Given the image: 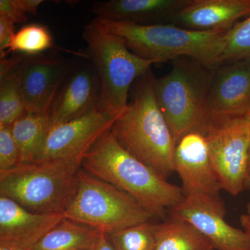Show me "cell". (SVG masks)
<instances>
[{
	"instance_id": "obj_1",
	"label": "cell",
	"mask_w": 250,
	"mask_h": 250,
	"mask_svg": "<svg viewBox=\"0 0 250 250\" xmlns=\"http://www.w3.org/2000/svg\"><path fill=\"white\" fill-rule=\"evenodd\" d=\"M81 166L93 177L127 193L154 218H162L185 197L182 188L167 182L122 147L111 129L85 154Z\"/></svg>"
},
{
	"instance_id": "obj_2",
	"label": "cell",
	"mask_w": 250,
	"mask_h": 250,
	"mask_svg": "<svg viewBox=\"0 0 250 250\" xmlns=\"http://www.w3.org/2000/svg\"><path fill=\"white\" fill-rule=\"evenodd\" d=\"M155 80L149 70L135 81L131 101L111 131L122 147L167 179L174 172L177 144L156 101Z\"/></svg>"
},
{
	"instance_id": "obj_3",
	"label": "cell",
	"mask_w": 250,
	"mask_h": 250,
	"mask_svg": "<svg viewBox=\"0 0 250 250\" xmlns=\"http://www.w3.org/2000/svg\"><path fill=\"white\" fill-rule=\"evenodd\" d=\"M105 30L119 36L141 58L158 63L189 57L210 68L221 64L227 31H198L173 24H139L95 18Z\"/></svg>"
},
{
	"instance_id": "obj_4",
	"label": "cell",
	"mask_w": 250,
	"mask_h": 250,
	"mask_svg": "<svg viewBox=\"0 0 250 250\" xmlns=\"http://www.w3.org/2000/svg\"><path fill=\"white\" fill-rule=\"evenodd\" d=\"M82 161L54 159L20 164L0 172V195L39 213H62L79 183Z\"/></svg>"
},
{
	"instance_id": "obj_5",
	"label": "cell",
	"mask_w": 250,
	"mask_h": 250,
	"mask_svg": "<svg viewBox=\"0 0 250 250\" xmlns=\"http://www.w3.org/2000/svg\"><path fill=\"white\" fill-rule=\"evenodd\" d=\"M168 73L154 81L156 101L176 142L193 131L205 134L207 98L215 69L189 57L171 62Z\"/></svg>"
},
{
	"instance_id": "obj_6",
	"label": "cell",
	"mask_w": 250,
	"mask_h": 250,
	"mask_svg": "<svg viewBox=\"0 0 250 250\" xmlns=\"http://www.w3.org/2000/svg\"><path fill=\"white\" fill-rule=\"evenodd\" d=\"M83 39L100 81L102 105L118 118L127 109L135 81L158 62L133 53L123 39L104 29L95 19L85 24Z\"/></svg>"
},
{
	"instance_id": "obj_7",
	"label": "cell",
	"mask_w": 250,
	"mask_h": 250,
	"mask_svg": "<svg viewBox=\"0 0 250 250\" xmlns=\"http://www.w3.org/2000/svg\"><path fill=\"white\" fill-rule=\"evenodd\" d=\"M63 215L106 234L154 218L127 193L93 177L82 167L76 194Z\"/></svg>"
},
{
	"instance_id": "obj_8",
	"label": "cell",
	"mask_w": 250,
	"mask_h": 250,
	"mask_svg": "<svg viewBox=\"0 0 250 250\" xmlns=\"http://www.w3.org/2000/svg\"><path fill=\"white\" fill-rule=\"evenodd\" d=\"M204 135L222 189L239 195L248 187L250 122L241 119L208 128Z\"/></svg>"
},
{
	"instance_id": "obj_9",
	"label": "cell",
	"mask_w": 250,
	"mask_h": 250,
	"mask_svg": "<svg viewBox=\"0 0 250 250\" xmlns=\"http://www.w3.org/2000/svg\"><path fill=\"white\" fill-rule=\"evenodd\" d=\"M117 119L100 104L75 119L49 126L38 147L35 161H82L93 145L112 129Z\"/></svg>"
},
{
	"instance_id": "obj_10",
	"label": "cell",
	"mask_w": 250,
	"mask_h": 250,
	"mask_svg": "<svg viewBox=\"0 0 250 250\" xmlns=\"http://www.w3.org/2000/svg\"><path fill=\"white\" fill-rule=\"evenodd\" d=\"M250 110V58L220 64L207 98L205 131L245 119Z\"/></svg>"
},
{
	"instance_id": "obj_11",
	"label": "cell",
	"mask_w": 250,
	"mask_h": 250,
	"mask_svg": "<svg viewBox=\"0 0 250 250\" xmlns=\"http://www.w3.org/2000/svg\"><path fill=\"white\" fill-rule=\"evenodd\" d=\"M226 208L220 196L187 195L171 209V216L188 222L208 238L216 250H249L243 230L225 220Z\"/></svg>"
},
{
	"instance_id": "obj_12",
	"label": "cell",
	"mask_w": 250,
	"mask_h": 250,
	"mask_svg": "<svg viewBox=\"0 0 250 250\" xmlns=\"http://www.w3.org/2000/svg\"><path fill=\"white\" fill-rule=\"evenodd\" d=\"M72 65L58 54L24 55L20 80L26 111L47 113Z\"/></svg>"
},
{
	"instance_id": "obj_13",
	"label": "cell",
	"mask_w": 250,
	"mask_h": 250,
	"mask_svg": "<svg viewBox=\"0 0 250 250\" xmlns=\"http://www.w3.org/2000/svg\"><path fill=\"white\" fill-rule=\"evenodd\" d=\"M100 104V81L93 64L90 61L73 64L47 112L48 127L83 116Z\"/></svg>"
},
{
	"instance_id": "obj_14",
	"label": "cell",
	"mask_w": 250,
	"mask_h": 250,
	"mask_svg": "<svg viewBox=\"0 0 250 250\" xmlns=\"http://www.w3.org/2000/svg\"><path fill=\"white\" fill-rule=\"evenodd\" d=\"M174 171L182 180L185 196H220L223 189L212 165L208 144L202 133H189L177 143L174 156Z\"/></svg>"
},
{
	"instance_id": "obj_15",
	"label": "cell",
	"mask_w": 250,
	"mask_h": 250,
	"mask_svg": "<svg viewBox=\"0 0 250 250\" xmlns=\"http://www.w3.org/2000/svg\"><path fill=\"white\" fill-rule=\"evenodd\" d=\"M250 16V0H189L170 24L190 30L228 31Z\"/></svg>"
},
{
	"instance_id": "obj_16",
	"label": "cell",
	"mask_w": 250,
	"mask_h": 250,
	"mask_svg": "<svg viewBox=\"0 0 250 250\" xmlns=\"http://www.w3.org/2000/svg\"><path fill=\"white\" fill-rule=\"evenodd\" d=\"M65 218L62 213H39L0 195V242L31 248Z\"/></svg>"
},
{
	"instance_id": "obj_17",
	"label": "cell",
	"mask_w": 250,
	"mask_h": 250,
	"mask_svg": "<svg viewBox=\"0 0 250 250\" xmlns=\"http://www.w3.org/2000/svg\"><path fill=\"white\" fill-rule=\"evenodd\" d=\"M189 0H108L95 1L98 19L139 24H171Z\"/></svg>"
},
{
	"instance_id": "obj_18",
	"label": "cell",
	"mask_w": 250,
	"mask_h": 250,
	"mask_svg": "<svg viewBox=\"0 0 250 250\" xmlns=\"http://www.w3.org/2000/svg\"><path fill=\"white\" fill-rule=\"evenodd\" d=\"M24 54L0 62V126H11L24 112L20 65Z\"/></svg>"
},
{
	"instance_id": "obj_19",
	"label": "cell",
	"mask_w": 250,
	"mask_h": 250,
	"mask_svg": "<svg viewBox=\"0 0 250 250\" xmlns=\"http://www.w3.org/2000/svg\"><path fill=\"white\" fill-rule=\"evenodd\" d=\"M213 244L195 227L181 219L156 224L154 250H214Z\"/></svg>"
},
{
	"instance_id": "obj_20",
	"label": "cell",
	"mask_w": 250,
	"mask_h": 250,
	"mask_svg": "<svg viewBox=\"0 0 250 250\" xmlns=\"http://www.w3.org/2000/svg\"><path fill=\"white\" fill-rule=\"evenodd\" d=\"M100 231L64 218L30 250H88Z\"/></svg>"
},
{
	"instance_id": "obj_21",
	"label": "cell",
	"mask_w": 250,
	"mask_h": 250,
	"mask_svg": "<svg viewBox=\"0 0 250 250\" xmlns=\"http://www.w3.org/2000/svg\"><path fill=\"white\" fill-rule=\"evenodd\" d=\"M48 126L47 113L27 111L11 125L19 151L20 164L35 161L38 147Z\"/></svg>"
},
{
	"instance_id": "obj_22",
	"label": "cell",
	"mask_w": 250,
	"mask_h": 250,
	"mask_svg": "<svg viewBox=\"0 0 250 250\" xmlns=\"http://www.w3.org/2000/svg\"><path fill=\"white\" fill-rule=\"evenodd\" d=\"M50 49L64 51L54 45L53 36L47 26L34 23L23 26L16 33L7 53L19 52L24 55L34 56Z\"/></svg>"
},
{
	"instance_id": "obj_23",
	"label": "cell",
	"mask_w": 250,
	"mask_h": 250,
	"mask_svg": "<svg viewBox=\"0 0 250 250\" xmlns=\"http://www.w3.org/2000/svg\"><path fill=\"white\" fill-rule=\"evenodd\" d=\"M156 224L151 222L134 225L107 234L116 250H154Z\"/></svg>"
},
{
	"instance_id": "obj_24",
	"label": "cell",
	"mask_w": 250,
	"mask_h": 250,
	"mask_svg": "<svg viewBox=\"0 0 250 250\" xmlns=\"http://www.w3.org/2000/svg\"><path fill=\"white\" fill-rule=\"evenodd\" d=\"M248 58H250V16L225 33L221 63Z\"/></svg>"
},
{
	"instance_id": "obj_25",
	"label": "cell",
	"mask_w": 250,
	"mask_h": 250,
	"mask_svg": "<svg viewBox=\"0 0 250 250\" xmlns=\"http://www.w3.org/2000/svg\"><path fill=\"white\" fill-rule=\"evenodd\" d=\"M20 164L19 151L11 126H0V172Z\"/></svg>"
},
{
	"instance_id": "obj_26",
	"label": "cell",
	"mask_w": 250,
	"mask_h": 250,
	"mask_svg": "<svg viewBox=\"0 0 250 250\" xmlns=\"http://www.w3.org/2000/svg\"><path fill=\"white\" fill-rule=\"evenodd\" d=\"M0 16L15 24H22L28 18V14L23 11L17 0H0Z\"/></svg>"
},
{
	"instance_id": "obj_27",
	"label": "cell",
	"mask_w": 250,
	"mask_h": 250,
	"mask_svg": "<svg viewBox=\"0 0 250 250\" xmlns=\"http://www.w3.org/2000/svg\"><path fill=\"white\" fill-rule=\"evenodd\" d=\"M16 33L15 24L0 16V59L5 58L6 49H9Z\"/></svg>"
},
{
	"instance_id": "obj_28",
	"label": "cell",
	"mask_w": 250,
	"mask_h": 250,
	"mask_svg": "<svg viewBox=\"0 0 250 250\" xmlns=\"http://www.w3.org/2000/svg\"><path fill=\"white\" fill-rule=\"evenodd\" d=\"M88 250H116L112 246L106 233L100 231L98 238Z\"/></svg>"
},
{
	"instance_id": "obj_29",
	"label": "cell",
	"mask_w": 250,
	"mask_h": 250,
	"mask_svg": "<svg viewBox=\"0 0 250 250\" xmlns=\"http://www.w3.org/2000/svg\"><path fill=\"white\" fill-rule=\"evenodd\" d=\"M18 4L27 14L37 15L39 6L42 0H17Z\"/></svg>"
},
{
	"instance_id": "obj_30",
	"label": "cell",
	"mask_w": 250,
	"mask_h": 250,
	"mask_svg": "<svg viewBox=\"0 0 250 250\" xmlns=\"http://www.w3.org/2000/svg\"><path fill=\"white\" fill-rule=\"evenodd\" d=\"M240 222L243 231L246 232L247 236L250 240V202L247 205L246 210L245 213L241 215Z\"/></svg>"
},
{
	"instance_id": "obj_31",
	"label": "cell",
	"mask_w": 250,
	"mask_h": 250,
	"mask_svg": "<svg viewBox=\"0 0 250 250\" xmlns=\"http://www.w3.org/2000/svg\"><path fill=\"white\" fill-rule=\"evenodd\" d=\"M0 250H30L29 248H23L17 245L0 242Z\"/></svg>"
},
{
	"instance_id": "obj_32",
	"label": "cell",
	"mask_w": 250,
	"mask_h": 250,
	"mask_svg": "<svg viewBox=\"0 0 250 250\" xmlns=\"http://www.w3.org/2000/svg\"><path fill=\"white\" fill-rule=\"evenodd\" d=\"M248 174H249V179H248V187H250V146L249 150V160H248Z\"/></svg>"
},
{
	"instance_id": "obj_33",
	"label": "cell",
	"mask_w": 250,
	"mask_h": 250,
	"mask_svg": "<svg viewBox=\"0 0 250 250\" xmlns=\"http://www.w3.org/2000/svg\"><path fill=\"white\" fill-rule=\"evenodd\" d=\"M245 119L247 120V121L250 122V110L249 112H248V114L246 115V118Z\"/></svg>"
}]
</instances>
